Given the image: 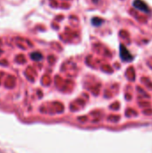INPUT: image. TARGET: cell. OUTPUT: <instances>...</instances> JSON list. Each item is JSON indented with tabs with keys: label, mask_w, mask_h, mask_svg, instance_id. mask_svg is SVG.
Segmentation results:
<instances>
[{
	"label": "cell",
	"mask_w": 152,
	"mask_h": 153,
	"mask_svg": "<svg viewBox=\"0 0 152 153\" xmlns=\"http://www.w3.org/2000/svg\"><path fill=\"white\" fill-rule=\"evenodd\" d=\"M121 56L125 61H129L132 59L130 53L126 50V48L125 47H121Z\"/></svg>",
	"instance_id": "cell-1"
},
{
	"label": "cell",
	"mask_w": 152,
	"mask_h": 153,
	"mask_svg": "<svg viewBox=\"0 0 152 153\" xmlns=\"http://www.w3.org/2000/svg\"><path fill=\"white\" fill-rule=\"evenodd\" d=\"M133 4H134V6L135 7H137L138 9H140V10H142V11H145V12H148L149 11V9L147 8V5H146V4H144L143 2H142L141 0H137V1H135L134 3H133Z\"/></svg>",
	"instance_id": "cell-2"
},
{
	"label": "cell",
	"mask_w": 152,
	"mask_h": 153,
	"mask_svg": "<svg viewBox=\"0 0 152 153\" xmlns=\"http://www.w3.org/2000/svg\"><path fill=\"white\" fill-rule=\"evenodd\" d=\"M30 57L34 61H40L42 59V55L40 53H39V52H33L30 55Z\"/></svg>",
	"instance_id": "cell-3"
}]
</instances>
